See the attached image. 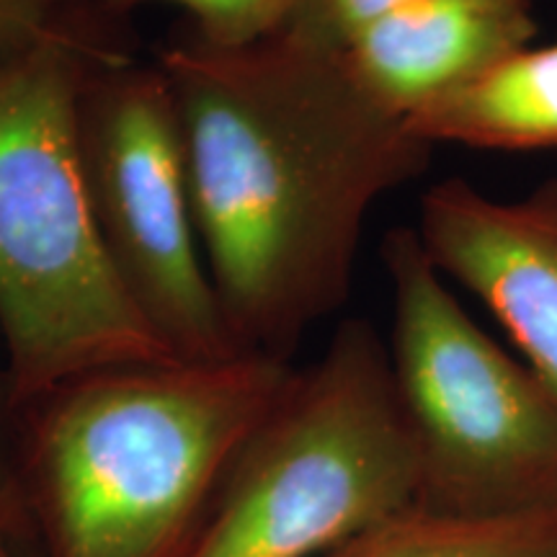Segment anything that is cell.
<instances>
[{
    "label": "cell",
    "mask_w": 557,
    "mask_h": 557,
    "mask_svg": "<svg viewBox=\"0 0 557 557\" xmlns=\"http://www.w3.org/2000/svg\"><path fill=\"white\" fill-rule=\"evenodd\" d=\"M534 34V0H413L336 58L369 99L406 122L527 50Z\"/></svg>",
    "instance_id": "ba28073f"
},
{
    "label": "cell",
    "mask_w": 557,
    "mask_h": 557,
    "mask_svg": "<svg viewBox=\"0 0 557 557\" xmlns=\"http://www.w3.org/2000/svg\"><path fill=\"white\" fill-rule=\"evenodd\" d=\"M325 557H557V511L465 517L416 504Z\"/></svg>",
    "instance_id": "30bf717a"
},
{
    "label": "cell",
    "mask_w": 557,
    "mask_h": 557,
    "mask_svg": "<svg viewBox=\"0 0 557 557\" xmlns=\"http://www.w3.org/2000/svg\"><path fill=\"white\" fill-rule=\"evenodd\" d=\"M416 233L442 276L483 299L557 400V178L513 201L442 181L423 194Z\"/></svg>",
    "instance_id": "52a82bcc"
},
{
    "label": "cell",
    "mask_w": 557,
    "mask_h": 557,
    "mask_svg": "<svg viewBox=\"0 0 557 557\" xmlns=\"http://www.w3.org/2000/svg\"><path fill=\"white\" fill-rule=\"evenodd\" d=\"M421 465L389 348L346 320L292 372L178 557H325L418 504Z\"/></svg>",
    "instance_id": "277c9868"
},
{
    "label": "cell",
    "mask_w": 557,
    "mask_h": 557,
    "mask_svg": "<svg viewBox=\"0 0 557 557\" xmlns=\"http://www.w3.org/2000/svg\"><path fill=\"white\" fill-rule=\"evenodd\" d=\"M423 143L557 150V45L521 50L406 120Z\"/></svg>",
    "instance_id": "9c48e42d"
},
{
    "label": "cell",
    "mask_w": 557,
    "mask_h": 557,
    "mask_svg": "<svg viewBox=\"0 0 557 557\" xmlns=\"http://www.w3.org/2000/svg\"><path fill=\"white\" fill-rule=\"evenodd\" d=\"M0 557H16V555H13L11 549H9V545H5L3 537H0Z\"/></svg>",
    "instance_id": "9a60e30c"
},
{
    "label": "cell",
    "mask_w": 557,
    "mask_h": 557,
    "mask_svg": "<svg viewBox=\"0 0 557 557\" xmlns=\"http://www.w3.org/2000/svg\"><path fill=\"white\" fill-rule=\"evenodd\" d=\"M90 0H0V62L34 50L41 41L88 24Z\"/></svg>",
    "instance_id": "4fadbf2b"
},
{
    "label": "cell",
    "mask_w": 557,
    "mask_h": 557,
    "mask_svg": "<svg viewBox=\"0 0 557 557\" xmlns=\"http://www.w3.org/2000/svg\"><path fill=\"white\" fill-rule=\"evenodd\" d=\"M413 0H295L271 39L312 54H341L374 21Z\"/></svg>",
    "instance_id": "8fae6325"
},
{
    "label": "cell",
    "mask_w": 557,
    "mask_h": 557,
    "mask_svg": "<svg viewBox=\"0 0 557 557\" xmlns=\"http://www.w3.org/2000/svg\"><path fill=\"white\" fill-rule=\"evenodd\" d=\"M393 361L413 431L418 506L465 517L557 511V400L465 312L416 230L382 246Z\"/></svg>",
    "instance_id": "5b68a950"
},
{
    "label": "cell",
    "mask_w": 557,
    "mask_h": 557,
    "mask_svg": "<svg viewBox=\"0 0 557 557\" xmlns=\"http://www.w3.org/2000/svg\"><path fill=\"white\" fill-rule=\"evenodd\" d=\"M184 139L201 250L243 351L287 361L351 287L367 212L431 148L336 54L189 34L158 58Z\"/></svg>",
    "instance_id": "6da1fadb"
},
{
    "label": "cell",
    "mask_w": 557,
    "mask_h": 557,
    "mask_svg": "<svg viewBox=\"0 0 557 557\" xmlns=\"http://www.w3.org/2000/svg\"><path fill=\"white\" fill-rule=\"evenodd\" d=\"M114 54L83 24L0 62V338L16 403L107 369L184 361L111 269L83 181L81 90Z\"/></svg>",
    "instance_id": "3957f363"
},
{
    "label": "cell",
    "mask_w": 557,
    "mask_h": 557,
    "mask_svg": "<svg viewBox=\"0 0 557 557\" xmlns=\"http://www.w3.org/2000/svg\"><path fill=\"white\" fill-rule=\"evenodd\" d=\"M109 11H129L150 0H90ZM191 13L201 39L222 47H243L269 39L287 18L295 0H165Z\"/></svg>",
    "instance_id": "7c38bea8"
},
{
    "label": "cell",
    "mask_w": 557,
    "mask_h": 557,
    "mask_svg": "<svg viewBox=\"0 0 557 557\" xmlns=\"http://www.w3.org/2000/svg\"><path fill=\"white\" fill-rule=\"evenodd\" d=\"M88 205L111 269L184 361L233 359L194 220L176 103L160 65L127 54L96 62L78 101Z\"/></svg>",
    "instance_id": "8992f818"
},
{
    "label": "cell",
    "mask_w": 557,
    "mask_h": 557,
    "mask_svg": "<svg viewBox=\"0 0 557 557\" xmlns=\"http://www.w3.org/2000/svg\"><path fill=\"white\" fill-rule=\"evenodd\" d=\"M292 372L248 351L107 369L41 398L32 468L54 557H178Z\"/></svg>",
    "instance_id": "7a4b0ae2"
},
{
    "label": "cell",
    "mask_w": 557,
    "mask_h": 557,
    "mask_svg": "<svg viewBox=\"0 0 557 557\" xmlns=\"http://www.w3.org/2000/svg\"><path fill=\"white\" fill-rule=\"evenodd\" d=\"M3 478H5V468H3V444H0V491H3Z\"/></svg>",
    "instance_id": "5bb4252c"
}]
</instances>
